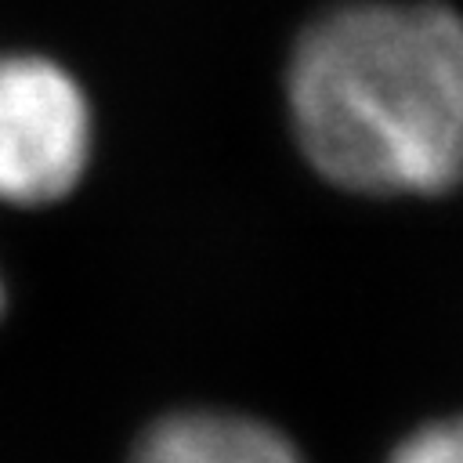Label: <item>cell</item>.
I'll use <instances>...</instances> for the list:
<instances>
[{
    "mask_svg": "<svg viewBox=\"0 0 463 463\" xmlns=\"http://www.w3.org/2000/svg\"><path fill=\"white\" fill-rule=\"evenodd\" d=\"M293 130L351 192H441L463 177V18L438 4H351L289 65Z\"/></svg>",
    "mask_w": 463,
    "mask_h": 463,
    "instance_id": "1",
    "label": "cell"
},
{
    "mask_svg": "<svg viewBox=\"0 0 463 463\" xmlns=\"http://www.w3.org/2000/svg\"><path fill=\"white\" fill-rule=\"evenodd\" d=\"M130 463H300V456L257 420L184 412L156 423Z\"/></svg>",
    "mask_w": 463,
    "mask_h": 463,
    "instance_id": "3",
    "label": "cell"
},
{
    "mask_svg": "<svg viewBox=\"0 0 463 463\" xmlns=\"http://www.w3.org/2000/svg\"><path fill=\"white\" fill-rule=\"evenodd\" d=\"M0 311H4V286H0Z\"/></svg>",
    "mask_w": 463,
    "mask_h": 463,
    "instance_id": "5",
    "label": "cell"
},
{
    "mask_svg": "<svg viewBox=\"0 0 463 463\" xmlns=\"http://www.w3.org/2000/svg\"><path fill=\"white\" fill-rule=\"evenodd\" d=\"M90 109L76 80L40 54H0V199H61L87 170Z\"/></svg>",
    "mask_w": 463,
    "mask_h": 463,
    "instance_id": "2",
    "label": "cell"
},
{
    "mask_svg": "<svg viewBox=\"0 0 463 463\" xmlns=\"http://www.w3.org/2000/svg\"><path fill=\"white\" fill-rule=\"evenodd\" d=\"M391 463H463V416L420 427L394 449Z\"/></svg>",
    "mask_w": 463,
    "mask_h": 463,
    "instance_id": "4",
    "label": "cell"
}]
</instances>
